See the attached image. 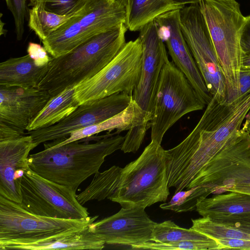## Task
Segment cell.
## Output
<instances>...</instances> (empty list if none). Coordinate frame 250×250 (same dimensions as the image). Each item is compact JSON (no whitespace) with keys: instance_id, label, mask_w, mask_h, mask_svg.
I'll list each match as a JSON object with an SVG mask.
<instances>
[{"instance_id":"1","label":"cell","mask_w":250,"mask_h":250,"mask_svg":"<svg viewBox=\"0 0 250 250\" xmlns=\"http://www.w3.org/2000/svg\"><path fill=\"white\" fill-rule=\"evenodd\" d=\"M125 138L115 132L94 143H89V137L60 146L45 142L43 150L29 155V166L41 176L76 191L99 171L106 156L121 149Z\"/></svg>"},{"instance_id":"2","label":"cell","mask_w":250,"mask_h":250,"mask_svg":"<svg viewBox=\"0 0 250 250\" xmlns=\"http://www.w3.org/2000/svg\"><path fill=\"white\" fill-rule=\"evenodd\" d=\"M109 171L106 199L122 208H145L166 201L169 194L165 150L154 141L124 168L113 166Z\"/></svg>"},{"instance_id":"3","label":"cell","mask_w":250,"mask_h":250,"mask_svg":"<svg viewBox=\"0 0 250 250\" xmlns=\"http://www.w3.org/2000/svg\"><path fill=\"white\" fill-rule=\"evenodd\" d=\"M235 132L234 124L224 115L204 113L181 143L165 150L168 187L175 188L174 193L187 189Z\"/></svg>"},{"instance_id":"4","label":"cell","mask_w":250,"mask_h":250,"mask_svg":"<svg viewBox=\"0 0 250 250\" xmlns=\"http://www.w3.org/2000/svg\"><path fill=\"white\" fill-rule=\"evenodd\" d=\"M127 30L125 23H122L93 36L65 55L52 57L38 88L53 97L91 78L124 47Z\"/></svg>"},{"instance_id":"5","label":"cell","mask_w":250,"mask_h":250,"mask_svg":"<svg viewBox=\"0 0 250 250\" xmlns=\"http://www.w3.org/2000/svg\"><path fill=\"white\" fill-rule=\"evenodd\" d=\"M198 3L225 79L226 100L231 103L239 98L243 55L240 39L245 17L236 0H200Z\"/></svg>"},{"instance_id":"6","label":"cell","mask_w":250,"mask_h":250,"mask_svg":"<svg viewBox=\"0 0 250 250\" xmlns=\"http://www.w3.org/2000/svg\"><path fill=\"white\" fill-rule=\"evenodd\" d=\"M125 0H87L83 7L42 41L53 57L65 55L93 36L125 22Z\"/></svg>"},{"instance_id":"7","label":"cell","mask_w":250,"mask_h":250,"mask_svg":"<svg viewBox=\"0 0 250 250\" xmlns=\"http://www.w3.org/2000/svg\"><path fill=\"white\" fill-rule=\"evenodd\" d=\"M205 105L185 75L168 61L163 68L156 90L151 141L161 145L164 135L177 121Z\"/></svg>"},{"instance_id":"8","label":"cell","mask_w":250,"mask_h":250,"mask_svg":"<svg viewBox=\"0 0 250 250\" xmlns=\"http://www.w3.org/2000/svg\"><path fill=\"white\" fill-rule=\"evenodd\" d=\"M250 185V132L241 128L202 168L187 189L200 186L207 196Z\"/></svg>"},{"instance_id":"9","label":"cell","mask_w":250,"mask_h":250,"mask_svg":"<svg viewBox=\"0 0 250 250\" xmlns=\"http://www.w3.org/2000/svg\"><path fill=\"white\" fill-rule=\"evenodd\" d=\"M98 216L80 219L38 215L0 195V243L31 242L83 229Z\"/></svg>"},{"instance_id":"10","label":"cell","mask_w":250,"mask_h":250,"mask_svg":"<svg viewBox=\"0 0 250 250\" xmlns=\"http://www.w3.org/2000/svg\"><path fill=\"white\" fill-rule=\"evenodd\" d=\"M143 53L139 37L127 42L97 74L74 86V98L79 105L119 93L132 95L141 76Z\"/></svg>"},{"instance_id":"11","label":"cell","mask_w":250,"mask_h":250,"mask_svg":"<svg viewBox=\"0 0 250 250\" xmlns=\"http://www.w3.org/2000/svg\"><path fill=\"white\" fill-rule=\"evenodd\" d=\"M20 205L38 215L80 219L89 216L87 208L77 199L76 191L27 169L21 179Z\"/></svg>"},{"instance_id":"12","label":"cell","mask_w":250,"mask_h":250,"mask_svg":"<svg viewBox=\"0 0 250 250\" xmlns=\"http://www.w3.org/2000/svg\"><path fill=\"white\" fill-rule=\"evenodd\" d=\"M182 31L190 51L212 95L227 98L226 83L205 20L198 3L180 10Z\"/></svg>"},{"instance_id":"13","label":"cell","mask_w":250,"mask_h":250,"mask_svg":"<svg viewBox=\"0 0 250 250\" xmlns=\"http://www.w3.org/2000/svg\"><path fill=\"white\" fill-rule=\"evenodd\" d=\"M132 95L116 93L83 103L68 117L54 125L28 131L38 146L48 141L67 138L76 130L102 122L125 109Z\"/></svg>"},{"instance_id":"14","label":"cell","mask_w":250,"mask_h":250,"mask_svg":"<svg viewBox=\"0 0 250 250\" xmlns=\"http://www.w3.org/2000/svg\"><path fill=\"white\" fill-rule=\"evenodd\" d=\"M139 37L143 48V65L140 79L133 92L132 99L151 122L160 75L169 60L166 44L159 35L155 21L141 29Z\"/></svg>"},{"instance_id":"15","label":"cell","mask_w":250,"mask_h":250,"mask_svg":"<svg viewBox=\"0 0 250 250\" xmlns=\"http://www.w3.org/2000/svg\"><path fill=\"white\" fill-rule=\"evenodd\" d=\"M143 208H122L116 213L88 226L105 244L131 246L151 241L153 221Z\"/></svg>"},{"instance_id":"16","label":"cell","mask_w":250,"mask_h":250,"mask_svg":"<svg viewBox=\"0 0 250 250\" xmlns=\"http://www.w3.org/2000/svg\"><path fill=\"white\" fill-rule=\"evenodd\" d=\"M180 10L166 12L155 20L160 36L166 43L174 63L185 75L205 105L212 99L190 51L180 22Z\"/></svg>"},{"instance_id":"17","label":"cell","mask_w":250,"mask_h":250,"mask_svg":"<svg viewBox=\"0 0 250 250\" xmlns=\"http://www.w3.org/2000/svg\"><path fill=\"white\" fill-rule=\"evenodd\" d=\"M51 97L38 87L0 86V122L26 130Z\"/></svg>"},{"instance_id":"18","label":"cell","mask_w":250,"mask_h":250,"mask_svg":"<svg viewBox=\"0 0 250 250\" xmlns=\"http://www.w3.org/2000/svg\"><path fill=\"white\" fill-rule=\"evenodd\" d=\"M38 146L30 135L0 142V195L21 204V188L14 180L19 169L26 170L30 167V152Z\"/></svg>"},{"instance_id":"19","label":"cell","mask_w":250,"mask_h":250,"mask_svg":"<svg viewBox=\"0 0 250 250\" xmlns=\"http://www.w3.org/2000/svg\"><path fill=\"white\" fill-rule=\"evenodd\" d=\"M150 126V120L147 115L132 99L128 106L117 114L99 123L73 131L62 142L55 140L49 144L52 146H60L104 131L110 132L114 129L119 134L123 131L139 127L140 130L146 132Z\"/></svg>"},{"instance_id":"20","label":"cell","mask_w":250,"mask_h":250,"mask_svg":"<svg viewBox=\"0 0 250 250\" xmlns=\"http://www.w3.org/2000/svg\"><path fill=\"white\" fill-rule=\"evenodd\" d=\"M88 226L80 231L42 240L31 242L0 243V249L1 250H102L104 247L105 243L90 230Z\"/></svg>"},{"instance_id":"21","label":"cell","mask_w":250,"mask_h":250,"mask_svg":"<svg viewBox=\"0 0 250 250\" xmlns=\"http://www.w3.org/2000/svg\"><path fill=\"white\" fill-rule=\"evenodd\" d=\"M48 68L37 66L28 54L10 58L0 63V86L38 88Z\"/></svg>"},{"instance_id":"22","label":"cell","mask_w":250,"mask_h":250,"mask_svg":"<svg viewBox=\"0 0 250 250\" xmlns=\"http://www.w3.org/2000/svg\"><path fill=\"white\" fill-rule=\"evenodd\" d=\"M196 210L202 217L211 219L248 215L250 214V194L229 191L205 197L199 201Z\"/></svg>"},{"instance_id":"23","label":"cell","mask_w":250,"mask_h":250,"mask_svg":"<svg viewBox=\"0 0 250 250\" xmlns=\"http://www.w3.org/2000/svg\"><path fill=\"white\" fill-rule=\"evenodd\" d=\"M125 24L131 31H139L162 14L181 10L186 5L174 0H125Z\"/></svg>"},{"instance_id":"24","label":"cell","mask_w":250,"mask_h":250,"mask_svg":"<svg viewBox=\"0 0 250 250\" xmlns=\"http://www.w3.org/2000/svg\"><path fill=\"white\" fill-rule=\"evenodd\" d=\"M79 106L74 98V87H68L51 97L26 130L31 131L58 124L73 113Z\"/></svg>"},{"instance_id":"25","label":"cell","mask_w":250,"mask_h":250,"mask_svg":"<svg viewBox=\"0 0 250 250\" xmlns=\"http://www.w3.org/2000/svg\"><path fill=\"white\" fill-rule=\"evenodd\" d=\"M214 240L195 230L181 228L171 220H167L155 226L151 241L170 243L183 241H210Z\"/></svg>"},{"instance_id":"26","label":"cell","mask_w":250,"mask_h":250,"mask_svg":"<svg viewBox=\"0 0 250 250\" xmlns=\"http://www.w3.org/2000/svg\"><path fill=\"white\" fill-rule=\"evenodd\" d=\"M75 15H59L35 5L29 11L28 26L42 41Z\"/></svg>"},{"instance_id":"27","label":"cell","mask_w":250,"mask_h":250,"mask_svg":"<svg viewBox=\"0 0 250 250\" xmlns=\"http://www.w3.org/2000/svg\"><path fill=\"white\" fill-rule=\"evenodd\" d=\"M191 229L214 240L240 238L250 240V234L238 229L215 222L208 217L191 219Z\"/></svg>"},{"instance_id":"28","label":"cell","mask_w":250,"mask_h":250,"mask_svg":"<svg viewBox=\"0 0 250 250\" xmlns=\"http://www.w3.org/2000/svg\"><path fill=\"white\" fill-rule=\"evenodd\" d=\"M200 186L175 193L168 202L160 205L161 208L176 212H183L196 210V205L201 199L207 197Z\"/></svg>"},{"instance_id":"29","label":"cell","mask_w":250,"mask_h":250,"mask_svg":"<svg viewBox=\"0 0 250 250\" xmlns=\"http://www.w3.org/2000/svg\"><path fill=\"white\" fill-rule=\"evenodd\" d=\"M134 250H219L215 240L210 241H183L170 243H160L152 241L130 246Z\"/></svg>"},{"instance_id":"30","label":"cell","mask_w":250,"mask_h":250,"mask_svg":"<svg viewBox=\"0 0 250 250\" xmlns=\"http://www.w3.org/2000/svg\"><path fill=\"white\" fill-rule=\"evenodd\" d=\"M29 5H38L46 11L59 15H73L78 13L87 0H29Z\"/></svg>"},{"instance_id":"31","label":"cell","mask_w":250,"mask_h":250,"mask_svg":"<svg viewBox=\"0 0 250 250\" xmlns=\"http://www.w3.org/2000/svg\"><path fill=\"white\" fill-rule=\"evenodd\" d=\"M8 9L12 13L15 22V32L18 40L22 39L24 31V21L26 15L27 0H5Z\"/></svg>"},{"instance_id":"32","label":"cell","mask_w":250,"mask_h":250,"mask_svg":"<svg viewBox=\"0 0 250 250\" xmlns=\"http://www.w3.org/2000/svg\"><path fill=\"white\" fill-rule=\"evenodd\" d=\"M27 51L35 64L38 66L48 64L52 58L48 55L47 51L44 47L36 43L29 42Z\"/></svg>"},{"instance_id":"33","label":"cell","mask_w":250,"mask_h":250,"mask_svg":"<svg viewBox=\"0 0 250 250\" xmlns=\"http://www.w3.org/2000/svg\"><path fill=\"white\" fill-rule=\"evenodd\" d=\"M250 234V214L239 217H225L212 220Z\"/></svg>"},{"instance_id":"34","label":"cell","mask_w":250,"mask_h":250,"mask_svg":"<svg viewBox=\"0 0 250 250\" xmlns=\"http://www.w3.org/2000/svg\"><path fill=\"white\" fill-rule=\"evenodd\" d=\"M220 250L239 249L250 250V240L240 238H225L215 240Z\"/></svg>"},{"instance_id":"35","label":"cell","mask_w":250,"mask_h":250,"mask_svg":"<svg viewBox=\"0 0 250 250\" xmlns=\"http://www.w3.org/2000/svg\"><path fill=\"white\" fill-rule=\"evenodd\" d=\"M24 130L0 122V142L20 138L25 134Z\"/></svg>"},{"instance_id":"36","label":"cell","mask_w":250,"mask_h":250,"mask_svg":"<svg viewBox=\"0 0 250 250\" xmlns=\"http://www.w3.org/2000/svg\"><path fill=\"white\" fill-rule=\"evenodd\" d=\"M240 44L243 54L250 53V15L245 17L241 32Z\"/></svg>"},{"instance_id":"37","label":"cell","mask_w":250,"mask_h":250,"mask_svg":"<svg viewBox=\"0 0 250 250\" xmlns=\"http://www.w3.org/2000/svg\"><path fill=\"white\" fill-rule=\"evenodd\" d=\"M250 92V68H241L239 74L238 97Z\"/></svg>"},{"instance_id":"38","label":"cell","mask_w":250,"mask_h":250,"mask_svg":"<svg viewBox=\"0 0 250 250\" xmlns=\"http://www.w3.org/2000/svg\"><path fill=\"white\" fill-rule=\"evenodd\" d=\"M242 68H250V53L243 54L242 59Z\"/></svg>"},{"instance_id":"39","label":"cell","mask_w":250,"mask_h":250,"mask_svg":"<svg viewBox=\"0 0 250 250\" xmlns=\"http://www.w3.org/2000/svg\"><path fill=\"white\" fill-rule=\"evenodd\" d=\"M230 191H238L250 194V185H245L236 187Z\"/></svg>"},{"instance_id":"40","label":"cell","mask_w":250,"mask_h":250,"mask_svg":"<svg viewBox=\"0 0 250 250\" xmlns=\"http://www.w3.org/2000/svg\"><path fill=\"white\" fill-rule=\"evenodd\" d=\"M177 2L182 3L185 5H188L191 3H198L200 0H174Z\"/></svg>"},{"instance_id":"41","label":"cell","mask_w":250,"mask_h":250,"mask_svg":"<svg viewBox=\"0 0 250 250\" xmlns=\"http://www.w3.org/2000/svg\"><path fill=\"white\" fill-rule=\"evenodd\" d=\"M242 128L250 132V120L247 125L243 126Z\"/></svg>"},{"instance_id":"42","label":"cell","mask_w":250,"mask_h":250,"mask_svg":"<svg viewBox=\"0 0 250 250\" xmlns=\"http://www.w3.org/2000/svg\"><path fill=\"white\" fill-rule=\"evenodd\" d=\"M250 110L248 112V113L247 114V115L246 116V117L245 119V122L244 124H243V125H247L248 124V123L250 121Z\"/></svg>"}]
</instances>
